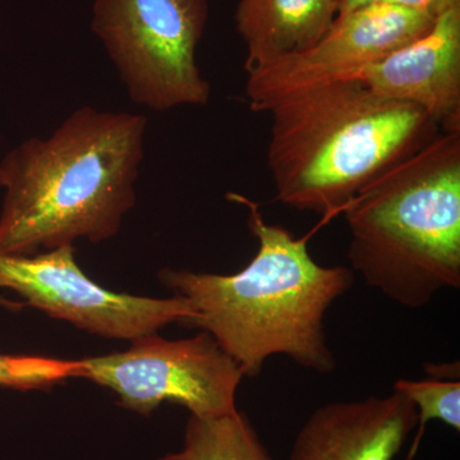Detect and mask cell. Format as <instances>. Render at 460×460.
<instances>
[{
    "instance_id": "2",
    "label": "cell",
    "mask_w": 460,
    "mask_h": 460,
    "mask_svg": "<svg viewBox=\"0 0 460 460\" xmlns=\"http://www.w3.org/2000/svg\"><path fill=\"white\" fill-rule=\"evenodd\" d=\"M228 199L247 208L248 229L259 243L256 255L235 274L163 269L160 281L192 307L183 325L211 335L243 376H260L274 356L330 374L337 359L323 321L352 288L354 272L314 261L305 239L266 222L252 199L238 193H228Z\"/></svg>"
},
{
    "instance_id": "16",
    "label": "cell",
    "mask_w": 460,
    "mask_h": 460,
    "mask_svg": "<svg viewBox=\"0 0 460 460\" xmlns=\"http://www.w3.org/2000/svg\"><path fill=\"white\" fill-rule=\"evenodd\" d=\"M426 371L431 377L441 378V380H459V363L450 365L428 366Z\"/></svg>"
},
{
    "instance_id": "14",
    "label": "cell",
    "mask_w": 460,
    "mask_h": 460,
    "mask_svg": "<svg viewBox=\"0 0 460 460\" xmlns=\"http://www.w3.org/2000/svg\"><path fill=\"white\" fill-rule=\"evenodd\" d=\"M83 376L80 359L0 353V386L17 390H44L66 378Z\"/></svg>"
},
{
    "instance_id": "17",
    "label": "cell",
    "mask_w": 460,
    "mask_h": 460,
    "mask_svg": "<svg viewBox=\"0 0 460 460\" xmlns=\"http://www.w3.org/2000/svg\"><path fill=\"white\" fill-rule=\"evenodd\" d=\"M377 2V0H337L338 4V16H345L356 9L365 7V5L371 4V3Z\"/></svg>"
},
{
    "instance_id": "10",
    "label": "cell",
    "mask_w": 460,
    "mask_h": 460,
    "mask_svg": "<svg viewBox=\"0 0 460 460\" xmlns=\"http://www.w3.org/2000/svg\"><path fill=\"white\" fill-rule=\"evenodd\" d=\"M416 426V407L395 390L329 402L299 429L289 460H393Z\"/></svg>"
},
{
    "instance_id": "15",
    "label": "cell",
    "mask_w": 460,
    "mask_h": 460,
    "mask_svg": "<svg viewBox=\"0 0 460 460\" xmlns=\"http://www.w3.org/2000/svg\"><path fill=\"white\" fill-rule=\"evenodd\" d=\"M381 2L420 12L432 18L440 17L441 14L452 9L460 8V0H381Z\"/></svg>"
},
{
    "instance_id": "5",
    "label": "cell",
    "mask_w": 460,
    "mask_h": 460,
    "mask_svg": "<svg viewBox=\"0 0 460 460\" xmlns=\"http://www.w3.org/2000/svg\"><path fill=\"white\" fill-rule=\"evenodd\" d=\"M208 11V0H95L91 30L133 104L157 113L208 104L198 63Z\"/></svg>"
},
{
    "instance_id": "6",
    "label": "cell",
    "mask_w": 460,
    "mask_h": 460,
    "mask_svg": "<svg viewBox=\"0 0 460 460\" xmlns=\"http://www.w3.org/2000/svg\"><path fill=\"white\" fill-rule=\"evenodd\" d=\"M83 376L111 390L119 405L150 416L162 402L183 405L198 417L237 411L243 374L208 332L168 341L154 334L135 339L124 352L80 359Z\"/></svg>"
},
{
    "instance_id": "12",
    "label": "cell",
    "mask_w": 460,
    "mask_h": 460,
    "mask_svg": "<svg viewBox=\"0 0 460 460\" xmlns=\"http://www.w3.org/2000/svg\"><path fill=\"white\" fill-rule=\"evenodd\" d=\"M159 460H274L252 422L239 410L217 417L190 414L183 447Z\"/></svg>"
},
{
    "instance_id": "4",
    "label": "cell",
    "mask_w": 460,
    "mask_h": 460,
    "mask_svg": "<svg viewBox=\"0 0 460 460\" xmlns=\"http://www.w3.org/2000/svg\"><path fill=\"white\" fill-rule=\"evenodd\" d=\"M350 270L395 304L422 308L460 287V132L440 131L345 206Z\"/></svg>"
},
{
    "instance_id": "13",
    "label": "cell",
    "mask_w": 460,
    "mask_h": 460,
    "mask_svg": "<svg viewBox=\"0 0 460 460\" xmlns=\"http://www.w3.org/2000/svg\"><path fill=\"white\" fill-rule=\"evenodd\" d=\"M395 392L407 396L417 410V432L407 459L414 460L429 420H438L456 432L460 431V381L423 378H401L394 384Z\"/></svg>"
},
{
    "instance_id": "1",
    "label": "cell",
    "mask_w": 460,
    "mask_h": 460,
    "mask_svg": "<svg viewBox=\"0 0 460 460\" xmlns=\"http://www.w3.org/2000/svg\"><path fill=\"white\" fill-rule=\"evenodd\" d=\"M146 129L144 115L83 107L12 148L0 162V253L115 237L136 205Z\"/></svg>"
},
{
    "instance_id": "7",
    "label": "cell",
    "mask_w": 460,
    "mask_h": 460,
    "mask_svg": "<svg viewBox=\"0 0 460 460\" xmlns=\"http://www.w3.org/2000/svg\"><path fill=\"white\" fill-rule=\"evenodd\" d=\"M0 288L13 290L53 319L108 339L132 341L186 323L193 314L190 302L180 296L151 298L100 286L81 270L75 246L35 255L0 253Z\"/></svg>"
},
{
    "instance_id": "9",
    "label": "cell",
    "mask_w": 460,
    "mask_h": 460,
    "mask_svg": "<svg viewBox=\"0 0 460 460\" xmlns=\"http://www.w3.org/2000/svg\"><path fill=\"white\" fill-rule=\"evenodd\" d=\"M380 98L422 109L443 132H460V8L436 18L416 40L352 78Z\"/></svg>"
},
{
    "instance_id": "11",
    "label": "cell",
    "mask_w": 460,
    "mask_h": 460,
    "mask_svg": "<svg viewBox=\"0 0 460 460\" xmlns=\"http://www.w3.org/2000/svg\"><path fill=\"white\" fill-rule=\"evenodd\" d=\"M235 4L246 72L307 50L338 16L337 0H235Z\"/></svg>"
},
{
    "instance_id": "18",
    "label": "cell",
    "mask_w": 460,
    "mask_h": 460,
    "mask_svg": "<svg viewBox=\"0 0 460 460\" xmlns=\"http://www.w3.org/2000/svg\"><path fill=\"white\" fill-rule=\"evenodd\" d=\"M0 305H2V307L9 308V310L13 311L20 310V308L23 307L22 304H17V302L8 301V299L3 298H0Z\"/></svg>"
},
{
    "instance_id": "3",
    "label": "cell",
    "mask_w": 460,
    "mask_h": 460,
    "mask_svg": "<svg viewBox=\"0 0 460 460\" xmlns=\"http://www.w3.org/2000/svg\"><path fill=\"white\" fill-rule=\"evenodd\" d=\"M271 115L266 162L277 199L332 217L440 128L422 109L339 81L284 100Z\"/></svg>"
},
{
    "instance_id": "8",
    "label": "cell",
    "mask_w": 460,
    "mask_h": 460,
    "mask_svg": "<svg viewBox=\"0 0 460 460\" xmlns=\"http://www.w3.org/2000/svg\"><path fill=\"white\" fill-rule=\"evenodd\" d=\"M435 21L381 0L337 17L307 50L246 72L248 104L256 113H268L305 91L352 80L363 66L428 32Z\"/></svg>"
}]
</instances>
